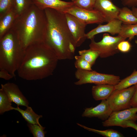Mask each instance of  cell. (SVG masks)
<instances>
[{
  "label": "cell",
  "mask_w": 137,
  "mask_h": 137,
  "mask_svg": "<svg viewBox=\"0 0 137 137\" xmlns=\"http://www.w3.org/2000/svg\"><path fill=\"white\" fill-rule=\"evenodd\" d=\"M136 7L137 8V6Z\"/></svg>",
  "instance_id": "cell-37"
},
{
  "label": "cell",
  "mask_w": 137,
  "mask_h": 137,
  "mask_svg": "<svg viewBox=\"0 0 137 137\" xmlns=\"http://www.w3.org/2000/svg\"><path fill=\"white\" fill-rule=\"evenodd\" d=\"M14 76L4 69H0V77L6 80H9Z\"/></svg>",
  "instance_id": "cell-31"
},
{
  "label": "cell",
  "mask_w": 137,
  "mask_h": 137,
  "mask_svg": "<svg viewBox=\"0 0 137 137\" xmlns=\"http://www.w3.org/2000/svg\"><path fill=\"white\" fill-rule=\"evenodd\" d=\"M131 10L134 14L137 17V8L136 7H132Z\"/></svg>",
  "instance_id": "cell-35"
},
{
  "label": "cell",
  "mask_w": 137,
  "mask_h": 137,
  "mask_svg": "<svg viewBox=\"0 0 137 137\" xmlns=\"http://www.w3.org/2000/svg\"><path fill=\"white\" fill-rule=\"evenodd\" d=\"M33 4L41 10L50 8L64 13L74 6L72 2H67L61 0H33Z\"/></svg>",
  "instance_id": "cell-15"
},
{
  "label": "cell",
  "mask_w": 137,
  "mask_h": 137,
  "mask_svg": "<svg viewBox=\"0 0 137 137\" xmlns=\"http://www.w3.org/2000/svg\"><path fill=\"white\" fill-rule=\"evenodd\" d=\"M14 0H0V16L13 9Z\"/></svg>",
  "instance_id": "cell-29"
},
{
  "label": "cell",
  "mask_w": 137,
  "mask_h": 137,
  "mask_svg": "<svg viewBox=\"0 0 137 137\" xmlns=\"http://www.w3.org/2000/svg\"><path fill=\"white\" fill-rule=\"evenodd\" d=\"M137 107H131L125 110L113 111L106 120L102 123L103 126L121 127L123 123L128 120L137 121Z\"/></svg>",
  "instance_id": "cell-9"
},
{
  "label": "cell",
  "mask_w": 137,
  "mask_h": 137,
  "mask_svg": "<svg viewBox=\"0 0 137 137\" xmlns=\"http://www.w3.org/2000/svg\"><path fill=\"white\" fill-rule=\"evenodd\" d=\"M12 102L4 92L0 89V114L13 110Z\"/></svg>",
  "instance_id": "cell-24"
},
{
  "label": "cell",
  "mask_w": 137,
  "mask_h": 137,
  "mask_svg": "<svg viewBox=\"0 0 137 137\" xmlns=\"http://www.w3.org/2000/svg\"><path fill=\"white\" fill-rule=\"evenodd\" d=\"M75 75L78 80L74 83L77 85L93 83L96 85L108 84L115 85L121 80L119 76L101 73L93 70L77 69Z\"/></svg>",
  "instance_id": "cell-5"
},
{
  "label": "cell",
  "mask_w": 137,
  "mask_h": 137,
  "mask_svg": "<svg viewBox=\"0 0 137 137\" xmlns=\"http://www.w3.org/2000/svg\"><path fill=\"white\" fill-rule=\"evenodd\" d=\"M120 9L112 0H96L94 9L99 12L108 22L117 19Z\"/></svg>",
  "instance_id": "cell-11"
},
{
  "label": "cell",
  "mask_w": 137,
  "mask_h": 137,
  "mask_svg": "<svg viewBox=\"0 0 137 137\" xmlns=\"http://www.w3.org/2000/svg\"><path fill=\"white\" fill-rule=\"evenodd\" d=\"M126 39L131 41L135 36H137V23L131 24H122L118 34Z\"/></svg>",
  "instance_id": "cell-20"
},
{
  "label": "cell",
  "mask_w": 137,
  "mask_h": 137,
  "mask_svg": "<svg viewBox=\"0 0 137 137\" xmlns=\"http://www.w3.org/2000/svg\"><path fill=\"white\" fill-rule=\"evenodd\" d=\"M11 30L16 35L25 49L31 45L45 42L47 20L44 10L33 4L18 16Z\"/></svg>",
  "instance_id": "cell-3"
},
{
  "label": "cell",
  "mask_w": 137,
  "mask_h": 137,
  "mask_svg": "<svg viewBox=\"0 0 137 137\" xmlns=\"http://www.w3.org/2000/svg\"><path fill=\"white\" fill-rule=\"evenodd\" d=\"M123 128L130 127L132 128L137 131V124L136 121L133 120H128L123 122L121 127Z\"/></svg>",
  "instance_id": "cell-32"
},
{
  "label": "cell",
  "mask_w": 137,
  "mask_h": 137,
  "mask_svg": "<svg viewBox=\"0 0 137 137\" xmlns=\"http://www.w3.org/2000/svg\"><path fill=\"white\" fill-rule=\"evenodd\" d=\"M134 85L135 90L130 101L132 107H137V83Z\"/></svg>",
  "instance_id": "cell-34"
},
{
  "label": "cell",
  "mask_w": 137,
  "mask_h": 137,
  "mask_svg": "<svg viewBox=\"0 0 137 137\" xmlns=\"http://www.w3.org/2000/svg\"><path fill=\"white\" fill-rule=\"evenodd\" d=\"M59 60L45 42L31 45L25 49L18 75L27 80L43 79L53 75Z\"/></svg>",
  "instance_id": "cell-1"
},
{
  "label": "cell",
  "mask_w": 137,
  "mask_h": 137,
  "mask_svg": "<svg viewBox=\"0 0 137 137\" xmlns=\"http://www.w3.org/2000/svg\"><path fill=\"white\" fill-rule=\"evenodd\" d=\"M26 107L25 110H23L17 106L16 108L13 107V110L20 113L27 123L41 125L39 123V120L40 118L42 117V115H39L36 113L31 107L28 106Z\"/></svg>",
  "instance_id": "cell-18"
},
{
  "label": "cell",
  "mask_w": 137,
  "mask_h": 137,
  "mask_svg": "<svg viewBox=\"0 0 137 137\" xmlns=\"http://www.w3.org/2000/svg\"><path fill=\"white\" fill-rule=\"evenodd\" d=\"M27 126L30 132L34 137H44L46 132L44 131L45 127L37 124L27 123Z\"/></svg>",
  "instance_id": "cell-28"
},
{
  "label": "cell",
  "mask_w": 137,
  "mask_h": 137,
  "mask_svg": "<svg viewBox=\"0 0 137 137\" xmlns=\"http://www.w3.org/2000/svg\"><path fill=\"white\" fill-rule=\"evenodd\" d=\"M126 39L119 35L113 37L108 33L103 34L102 40L95 42L94 38L91 39L90 48L98 52L99 57L102 58L113 56L119 51L117 48L119 43Z\"/></svg>",
  "instance_id": "cell-6"
},
{
  "label": "cell",
  "mask_w": 137,
  "mask_h": 137,
  "mask_svg": "<svg viewBox=\"0 0 137 137\" xmlns=\"http://www.w3.org/2000/svg\"><path fill=\"white\" fill-rule=\"evenodd\" d=\"M135 43L136 44H137V40H135Z\"/></svg>",
  "instance_id": "cell-36"
},
{
  "label": "cell",
  "mask_w": 137,
  "mask_h": 137,
  "mask_svg": "<svg viewBox=\"0 0 137 137\" xmlns=\"http://www.w3.org/2000/svg\"><path fill=\"white\" fill-rule=\"evenodd\" d=\"M132 45L130 42L125 40L120 42L117 45V48L119 52L123 53L129 52L131 50Z\"/></svg>",
  "instance_id": "cell-30"
},
{
  "label": "cell",
  "mask_w": 137,
  "mask_h": 137,
  "mask_svg": "<svg viewBox=\"0 0 137 137\" xmlns=\"http://www.w3.org/2000/svg\"><path fill=\"white\" fill-rule=\"evenodd\" d=\"M113 111L107 100H103L94 107L86 108L82 116L89 118L97 117L105 121L108 118Z\"/></svg>",
  "instance_id": "cell-13"
},
{
  "label": "cell",
  "mask_w": 137,
  "mask_h": 137,
  "mask_svg": "<svg viewBox=\"0 0 137 137\" xmlns=\"http://www.w3.org/2000/svg\"><path fill=\"white\" fill-rule=\"evenodd\" d=\"M66 13L73 15L87 25L93 24H100L106 22L102 15L94 9L91 10H85L74 5L70 8Z\"/></svg>",
  "instance_id": "cell-10"
},
{
  "label": "cell",
  "mask_w": 137,
  "mask_h": 137,
  "mask_svg": "<svg viewBox=\"0 0 137 137\" xmlns=\"http://www.w3.org/2000/svg\"><path fill=\"white\" fill-rule=\"evenodd\" d=\"M25 50L16 35L10 30L0 39V69H5L15 77Z\"/></svg>",
  "instance_id": "cell-4"
},
{
  "label": "cell",
  "mask_w": 137,
  "mask_h": 137,
  "mask_svg": "<svg viewBox=\"0 0 137 137\" xmlns=\"http://www.w3.org/2000/svg\"><path fill=\"white\" fill-rule=\"evenodd\" d=\"M75 61L74 65L77 69L92 71V66L82 57L80 55L75 56Z\"/></svg>",
  "instance_id": "cell-27"
},
{
  "label": "cell",
  "mask_w": 137,
  "mask_h": 137,
  "mask_svg": "<svg viewBox=\"0 0 137 137\" xmlns=\"http://www.w3.org/2000/svg\"><path fill=\"white\" fill-rule=\"evenodd\" d=\"M96 0H72L74 5L87 10L94 9Z\"/></svg>",
  "instance_id": "cell-26"
},
{
  "label": "cell",
  "mask_w": 137,
  "mask_h": 137,
  "mask_svg": "<svg viewBox=\"0 0 137 137\" xmlns=\"http://www.w3.org/2000/svg\"><path fill=\"white\" fill-rule=\"evenodd\" d=\"M137 83V70H134L129 76L121 80L115 85L116 89L126 88Z\"/></svg>",
  "instance_id": "cell-21"
},
{
  "label": "cell",
  "mask_w": 137,
  "mask_h": 137,
  "mask_svg": "<svg viewBox=\"0 0 137 137\" xmlns=\"http://www.w3.org/2000/svg\"><path fill=\"white\" fill-rule=\"evenodd\" d=\"M121 1L124 6L132 8L137 6V0H121Z\"/></svg>",
  "instance_id": "cell-33"
},
{
  "label": "cell",
  "mask_w": 137,
  "mask_h": 137,
  "mask_svg": "<svg viewBox=\"0 0 137 137\" xmlns=\"http://www.w3.org/2000/svg\"><path fill=\"white\" fill-rule=\"evenodd\" d=\"M79 55L82 57L92 66L99 57L98 52L90 48L88 49L80 50L78 52Z\"/></svg>",
  "instance_id": "cell-25"
},
{
  "label": "cell",
  "mask_w": 137,
  "mask_h": 137,
  "mask_svg": "<svg viewBox=\"0 0 137 137\" xmlns=\"http://www.w3.org/2000/svg\"><path fill=\"white\" fill-rule=\"evenodd\" d=\"M116 90L114 85L103 84L96 85L92 87V94L96 100H107Z\"/></svg>",
  "instance_id": "cell-16"
},
{
  "label": "cell",
  "mask_w": 137,
  "mask_h": 137,
  "mask_svg": "<svg viewBox=\"0 0 137 137\" xmlns=\"http://www.w3.org/2000/svg\"><path fill=\"white\" fill-rule=\"evenodd\" d=\"M44 10L47 20L45 42L59 60L73 59L76 47L67 24L65 13L50 8Z\"/></svg>",
  "instance_id": "cell-2"
},
{
  "label": "cell",
  "mask_w": 137,
  "mask_h": 137,
  "mask_svg": "<svg viewBox=\"0 0 137 137\" xmlns=\"http://www.w3.org/2000/svg\"><path fill=\"white\" fill-rule=\"evenodd\" d=\"M117 19L122 22V24H124L137 23V17L133 13L132 10L126 6L120 9Z\"/></svg>",
  "instance_id": "cell-19"
},
{
  "label": "cell",
  "mask_w": 137,
  "mask_h": 137,
  "mask_svg": "<svg viewBox=\"0 0 137 137\" xmlns=\"http://www.w3.org/2000/svg\"><path fill=\"white\" fill-rule=\"evenodd\" d=\"M33 4V0H14L13 9L19 15L27 11Z\"/></svg>",
  "instance_id": "cell-22"
},
{
  "label": "cell",
  "mask_w": 137,
  "mask_h": 137,
  "mask_svg": "<svg viewBox=\"0 0 137 137\" xmlns=\"http://www.w3.org/2000/svg\"><path fill=\"white\" fill-rule=\"evenodd\" d=\"M1 89L4 92L11 102L14 103L18 106L26 107L29 106L28 101L16 84L9 82L2 84Z\"/></svg>",
  "instance_id": "cell-12"
},
{
  "label": "cell",
  "mask_w": 137,
  "mask_h": 137,
  "mask_svg": "<svg viewBox=\"0 0 137 137\" xmlns=\"http://www.w3.org/2000/svg\"><path fill=\"white\" fill-rule=\"evenodd\" d=\"M122 24V22L118 19L112 20L106 24H100L97 27L86 33L87 38L91 40L94 38L96 35L103 32H108L112 35L118 34Z\"/></svg>",
  "instance_id": "cell-14"
},
{
  "label": "cell",
  "mask_w": 137,
  "mask_h": 137,
  "mask_svg": "<svg viewBox=\"0 0 137 137\" xmlns=\"http://www.w3.org/2000/svg\"><path fill=\"white\" fill-rule=\"evenodd\" d=\"M67 24L76 47L80 46L87 39L85 32L87 25L73 15L65 13Z\"/></svg>",
  "instance_id": "cell-8"
},
{
  "label": "cell",
  "mask_w": 137,
  "mask_h": 137,
  "mask_svg": "<svg viewBox=\"0 0 137 137\" xmlns=\"http://www.w3.org/2000/svg\"><path fill=\"white\" fill-rule=\"evenodd\" d=\"M77 125L89 131H92L106 137H123V135L119 132L112 129L105 130H99L90 128L78 123Z\"/></svg>",
  "instance_id": "cell-23"
},
{
  "label": "cell",
  "mask_w": 137,
  "mask_h": 137,
  "mask_svg": "<svg viewBox=\"0 0 137 137\" xmlns=\"http://www.w3.org/2000/svg\"><path fill=\"white\" fill-rule=\"evenodd\" d=\"M135 90V85L115 90L107 99L113 111H121L131 107L130 101Z\"/></svg>",
  "instance_id": "cell-7"
},
{
  "label": "cell",
  "mask_w": 137,
  "mask_h": 137,
  "mask_svg": "<svg viewBox=\"0 0 137 137\" xmlns=\"http://www.w3.org/2000/svg\"><path fill=\"white\" fill-rule=\"evenodd\" d=\"M18 16L12 9L0 16V39L11 29Z\"/></svg>",
  "instance_id": "cell-17"
}]
</instances>
